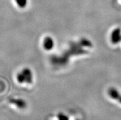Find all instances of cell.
I'll return each mask as SVG.
<instances>
[{
	"label": "cell",
	"mask_w": 121,
	"mask_h": 120,
	"mask_svg": "<svg viewBox=\"0 0 121 120\" xmlns=\"http://www.w3.org/2000/svg\"><path fill=\"white\" fill-rule=\"evenodd\" d=\"M54 39L50 36L46 37L43 41V46L44 49L46 50H51L54 47Z\"/></svg>",
	"instance_id": "7a4b0ae2"
},
{
	"label": "cell",
	"mask_w": 121,
	"mask_h": 120,
	"mask_svg": "<svg viewBox=\"0 0 121 120\" xmlns=\"http://www.w3.org/2000/svg\"><path fill=\"white\" fill-rule=\"evenodd\" d=\"M33 79L32 72L28 68L23 69L16 75L17 82L20 84H31L33 83Z\"/></svg>",
	"instance_id": "6da1fadb"
}]
</instances>
